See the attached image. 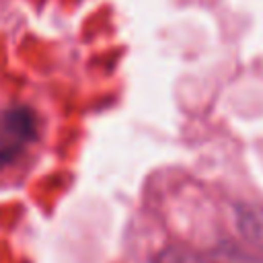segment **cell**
Returning <instances> with one entry per match:
<instances>
[{"mask_svg": "<svg viewBox=\"0 0 263 263\" xmlns=\"http://www.w3.org/2000/svg\"><path fill=\"white\" fill-rule=\"evenodd\" d=\"M152 263H222V261L193 253V251L183 249V247H166L154 257Z\"/></svg>", "mask_w": 263, "mask_h": 263, "instance_id": "7a4b0ae2", "label": "cell"}, {"mask_svg": "<svg viewBox=\"0 0 263 263\" xmlns=\"http://www.w3.org/2000/svg\"><path fill=\"white\" fill-rule=\"evenodd\" d=\"M37 136V117L29 107L14 105L0 113V171L12 164Z\"/></svg>", "mask_w": 263, "mask_h": 263, "instance_id": "6da1fadb", "label": "cell"}]
</instances>
